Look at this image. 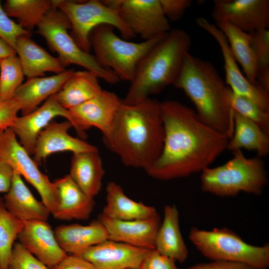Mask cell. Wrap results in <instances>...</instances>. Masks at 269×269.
<instances>
[{
    "label": "cell",
    "instance_id": "obj_2",
    "mask_svg": "<svg viewBox=\"0 0 269 269\" xmlns=\"http://www.w3.org/2000/svg\"><path fill=\"white\" fill-rule=\"evenodd\" d=\"M164 140L160 102L151 98L134 104L122 100L106 146L127 166L148 169L158 158Z\"/></svg>",
    "mask_w": 269,
    "mask_h": 269
},
{
    "label": "cell",
    "instance_id": "obj_13",
    "mask_svg": "<svg viewBox=\"0 0 269 269\" xmlns=\"http://www.w3.org/2000/svg\"><path fill=\"white\" fill-rule=\"evenodd\" d=\"M211 15L250 33L269 27V0H214Z\"/></svg>",
    "mask_w": 269,
    "mask_h": 269
},
{
    "label": "cell",
    "instance_id": "obj_19",
    "mask_svg": "<svg viewBox=\"0 0 269 269\" xmlns=\"http://www.w3.org/2000/svg\"><path fill=\"white\" fill-rule=\"evenodd\" d=\"M73 127L66 120H52L39 134L33 153V159L38 165L49 155L57 152L71 151L73 153L97 150L96 146L68 134Z\"/></svg>",
    "mask_w": 269,
    "mask_h": 269
},
{
    "label": "cell",
    "instance_id": "obj_44",
    "mask_svg": "<svg viewBox=\"0 0 269 269\" xmlns=\"http://www.w3.org/2000/svg\"><path fill=\"white\" fill-rule=\"evenodd\" d=\"M14 54H16L14 49L0 38V60Z\"/></svg>",
    "mask_w": 269,
    "mask_h": 269
},
{
    "label": "cell",
    "instance_id": "obj_6",
    "mask_svg": "<svg viewBox=\"0 0 269 269\" xmlns=\"http://www.w3.org/2000/svg\"><path fill=\"white\" fill-rule=\"evenodd\" d=\"M114 29L107 24L94 28L89 36L91 47L101 66L113 71L120 80L131 82L140 61L167 33L134 42L119 37Z\"/></svg>",
    "mask_w": 269,
    "mask_h": 269
},
{
    "label": "cell",
    "instance_id": "obj_7",
    "mask_svg": "<svg viewBox=\"0 0 269 269\" xmlns=\"http://www.w3.org/2000/svg\"><path fill=\"white\" fill-rule=\"evenodd\" d=\"M189 238L200 253L212 261L244 264L258 269L269 267V245L254 246L227 228L205 230L192 228Z\"/></svg>",
    "mask_w": 269,
    "mask_h": 269
},
{
    "label": "cell",
    "instance_id": "obj_16",
    "mask_svg": "<svg viewBox=\"0 0 269 269\" xmlns=\"http://www.w3.org/2000/svg\"><path fill=\"white\" fill-rule=\"evenodd\" d=\"M98 220L104 226L108 240L147 250L154 249L156 235L161 224L159 215L148 219L124 221L101 214Z\"/></svg>",
    "mask_w": 269,
    "mask_h": 269
},
{
    "label": "cell",
    "instance_id": "obj_23",
    "mask_svg": "<svg viewBox=\"0 0 269 269\" xmlns=\"http://www.w3.org/2000/svg\"><path fill=\"white\" fill-rule=\"evenodd\" d=\"M74 71L68 69L51 76L27 79L13 97L21 105V115L33 111L42 102L58 92Z\"/></svg>",
    "mask_w": 269,
    "mask_h": 269
},
{
    "label": "cell",
    "instance_id": "obj_20",
    "mask_svg": "<svg viewBox=\"0 0 269 269\" xmlns=\"http://www.w3.org/2000/svg\"><path fill=\"white\" fill-rule=\"evenodd\" d=\"M53 182L57 195L53 216L60 220L88 219L94 207V198L87 195L69 174Z\"/></svg>",
    "mask_w": 269,
    "mask_h": 269
},
{
    "label": "cell",
    "instance_id": "obj_41",
    "mask_svg": "<svg viewBox=\"0 0 269 269\" xmlns=\"http://www.w3.org/2000/svg\"><path fill=\"white\" fill-rule=\"evenodd\" d=\"M52 269H96L88 261L80 256L67 255Z\"/></svg>",
    "mask_w": 269,
    "mask_h": 269
},
{
    "label": "cell",
    "instance_id": "obj_28",
    "mask_svg": "<svg viewBox=\"0 0 269 269\" xmlns=\"http://www.w3.org/2000/svg\"><path fill=\"white\" fill-rule=\"evenodd\" d=\"M98 77L88 71H74L55 96L67 110L77 106L99 94L102 89Z\"/></svg>",
    "mask_w": 269,
    "mask_h": 269
},
{
    "label": "cell",
    "instance_id": "obj_39",
    "mask_svg": "<svg viewBox=\"0 0 269 269\" xmlns=\"http://www.w3.org/2000/svg\"><path fill=\"white\" fill-rule=\"evenodd\" d=\"M21 110L20 103L14 98L0 101V131L10 128Z\"/></svg>",
    "mask_w": 269,
    "mask_h": 269
},
{
    "label": "cell",
    "instance_id": "obj_10",
    "mask_svg": "<svg viewBox=\"0 0 269 269\" xmlns=\"http://www.w3.org/2000/svg\"><path fill=\"white\" fill-rule=\"evenodd\" d=\"M0 159L35 188L52 215L57 203L54 184L39 170L38 164L18 142L10 128L0 131Z\"/></svg>",
    "mask_w": 269,
    "mask_h": 269
},
{
    "label": "cell",
    "instance_id": "obj_11",
    "mask_svg": "<svg viewBox=\"0 0 269 269\" xmlns=\"http://www.w3.org/2000/svg\"><path fill=\"white\" fill-rule=\"evenodd\" d=\"M116 9L122 19L136 36L147 40L167 33L169 21L162 10L159 0H102Z\"/></svg>",
    "mask_w": 269,
    "mask_h": 269
},
{
    "label": "cell",
    "instance_id": "obj_22",
    "mask_svg": "<svg viewBox=\"0 0 269 269\" xmlns=\"http://www.w3.org/2000/svg\"><path fill=\"white\" fill-rule=\"evenodd\" d=\"M3 199L8 211L24 223L33 221H47L51 214L42 201L35 198L21 176L15 171L10 188Z\"/></svg>",
    "mask_w": 269,
    "mask_h": 269
},
{
    "label": "cell",
    "instance_id": "obj_38",
    "mask_svg": "<svg viewBox=\"0 0 269 269\" xmlns=\"http://www.w3.org/2000/svg\"><path fill=\"white\" fill-rule=\"evenodd\" d=\"M175 262L155 249H152L147 252L139 269H179Z\"/></svg>",
    "mask_w": 269,
    "mask_h": 269
},
{
    "label": "cell",
    "instance_id": "obj_43",
    "mask_svg": "<svg viewBox=\"0 0 269 269\" xmlns=\"http://www.w3.org/2000/svg\"><path fill=\"white\" fill-rule=\"evenodd\" d=\"M14 171L4 161L0 159V193H7L11 186Z\"/></svg>",
    "mask_w": 269,
    "mask_h": 269
},
{
    "label": "cell",
    "instance_id": "obj_17",
    "mask_svg": "<svg viewBox=\"0 0 269 269\" xmlns=\"http://www.w3.org/2000/svg\"><path fill=\"white\" fill-rule=\"evenodd\" d=\"M148 250L108 239L80 256L96 269H139Z\"/></svg>",
    "mask_w": 269,
    "mask_h": 269
},
{
    "label": "cell",
    "instance_id": "obj_29",
    "mask_svg": "<svg viewBox=\"0 0 269 269\" xmlns=\"http://www.w3.org/2000/svg\"><path fill=\"white\" fill-rule=\"evenodd\" d=\"M234 122V131L227 149L232 152L242 148L255 151L261 158L269 154V134L256 124L235 112Z\"/></svg>",
    "mask_w": 269,
    "mask_h": 269
},
{
    "label": "cell",
    "instance_id": "obj_1",
    "mask_svg": "<svg viewBox=\"0 0 269 269\" xmlns=\"http://www.w3.org/2000/svg\"><path fill=\"white\" fill-rule=\"evenodd\" d=\"M164 129L163 147L145 171L159 180L201 172L225 150L230 138L206 125L195 110L174 100L160 102Z\"/></svg>",
    "mask_w": 269,
    "mask_h": 269
},
{
    "label": "cell",
    "instance_id": "obj_33",
    "mask_svg": "<svg viewBox=\"0 0 269 269\" xmlns=\"http://www.w3.org/2000/svg\"><path fill=\"white\" fill-rule=\"evenodd\" d=\"M24 73L16 54L0 60V101L13 98L22 85Z\"/></svg>",
    "mask_w": 269,
    "mask_h": 269
},
{
    "label": "cell",
    "instance_id": "obj_24",
    "mask_svg": "<svg viewBox=\"0 0 269 269\" xmlns=\"http://www.w3.org/2000/svg\"><path fill=\"white\" fill-rule=\"evenodd\" d=\"M14 50L27 79L44 77L47 72L57 74L66 70L58 58L50 55L32 40L30 34L20 37Z\"/></svg>",
    "mask_w": 269,
    "mask_h": 269
},
{
    "label": "cell",
    "instance_id": "obj_34",
    "mask_svg": "<svg viewBox=\"0 0 269 269\" xmlns=\"http://www.w3.org/2000/svg\"><path fill=\"white\" fill-rule=\"evenodd\" d=\"M228 97L234 112L253 122L269 134V112L263 110L252 100L235 94L229 87Z\"/></svg>",
    "mask_w": 269,
    "mask_h": 269
},
{
    "label": "cell",
    "instance_id": "obj_3",
    "mask_svg": "<svg viewBox=\"0 0 269 269\" xmlns=\"http://www.w3.org/2000/svg\"><path fill=\"white\" fill-rule=\"evenodd\" d=\"M173 85L185 93L202 122L231 137L234 112L228 99V87L211 63L187 53Z\"/></svg>",
    "mask_w": 269,
    "mask_h": 269
},
{
    "label": "cell",
    "instance_id": "obj_35",
    "mask_svg": "<svg viewBox=\"0 0 269 269\" xmlns=\"http://www.w3.org/2000/svg\"><path fill=\"white\" fill-rule=\"evenodd\" d=\"M258 71L269 69V30L261 29L249 33Z\"/></svg>",
    "mask_w": 269,
    "mask_h": 269
},
{
    "label": "cell",
    "instance_id": "obj_4",
    "mask_svg": "<svg viewBox=\"0 0 269 269\" xmlns=\"http://www.w3.org/2000/svg\"><path fill=\"white\" fill-rule=\"evenodd\" d=\"M189 34L171 29L139 62L123 102L134 104L174 84L191 46Z\"/></svg>",
    "mask_w": 269,
    "mask_h": 269
},
{
    "label": "cell",
    "instance_id": "obj_30",
    "mask_svg": "<svg viewBox=\"0 0 269 269\" xmlns=\"http://www.w3.org/2000/svg\"><path fill=\"white\" fill-rule=\"evenodd\" d=\"M215 22L225 36L230 50L237 62L241 66L245 76L250 83L257 85L258 66L249 33L241 30L226 21Z\"/></svg>",
    "mask_w": 269,
    "mask_h": 269
},
{
    "label": "cell",
    "instance_id": "obj_26",
    "mask_svg": "<svg viewBox=\"0 0 269 269\" xmlns=\"http://www.w3.org/2000/svg\"><path fill=\"white\" fill-rule=\"evenodd\" d=\"M106 204L102 215L119 220H133L152 218L158 215L156 209L129 198L120 185L109 182L106 188Z\"/></svg>",
    "mask_w": 269,
    "mask_h": 269
},
{
    "label": "cell",
    "instance_id": "obj_27",
    "mask_svg": "<svg viewBox=\"0 0 269 269\" xmlns=\"http://www.w3.org/2000/svg\"><path fill=\"white\" fill-rule=\"evenodd\" d=\"M104 174L98 150L73 153L69 175L89 197L100 192Z\"/></svg>",
    "mask_w": 269,
    "mask_h": 269
},
{
    "label": "cell",
    "instance_id": "obj_12",
    "mask_svg": "<svg viewBox=\"0 0 269 269\" xmlns=\"http://www.w3.org/2000/svg\"><path fill=\"white\" fill-rule=\"evenodd\" d=\"M195 21L199 27L213 37L220 48L227 86L235 94L252 100L263 110L269 112V93L250 83L241 71L223 33L204 17H197Z\"/></svg>",
    "mask_w": 269,
    "mask_h": 269
},
{
    "label": "cell",
    "instance_id": "obj_9",
    "mask_svg": "<svg viewBox=\"0 0 269 269\" xmlns=\"http://www.w3.org/2000/svg\"><path fill=\"white\" fill-rule=\"evenodd\" d=\"M54 6L62 11L70 21L72 37L84 51L91 49L89 36L92 30L103 24L117 29L122 38L130 40L135 36L122 19L117 10L102 0H53Z\"/></svg>",
    "mask_w": 269,
    "mask_h": 269
},
{
    "label": "cell",
    "instance_id": "obj_36",
    "mask_svg": "<svg viewBox=\"0 0 269 269\" xmlns=\"http://www.w3.org/2000/svg\"><path fill=\"white\" fill-rule=\"evenodd\" d=\"M8 269H52L27 251L18 242L13 246Z\"/></svg>",
    "mask_w": 269,
    "mask_h": 269
},
{
    "label": "cell",
    "instance_id": "obj_14",
    "mask_svg": "<svg viewBox=\"0 0 269 269\" xmlns=\"http://www.w3.org/2000/svg\"><path fill=\"white\" fill-rule=\"evenodd\" d=\"M122 99L114 93L105 90L93 98L69 110L77 125L76 132L84 138L86 131L94 127L105 135L109 132Z\"/></svg>",
    "mask_w": 269,
    "mask_h": 269
},
{
    "label": "cell",
    "instance_id": "obj_15",
    "mask_svg": "<svg viewBox=\"0 0 269 269\" xmlns=\"http://www.w3.org/2000/svg\"><path fill=\"white\" fill-rule=\"evenodd\" d=\"M69 121L75 130L77 125L68 110L63 107L55 94L49 97L40 107L31 113L17 117L10 128L19 139V143L30 155H33L40 132L56 117Z\"/></svg>",
    "mask_w": 269,
    "mask_h": 269
},
{
    "label": "cell",
    "instance_id": "obj_37",
    "mask_svg": "<svg viewBox=\"0 0 269 269\" xmlns=\"http://www.w3.org/2000/svg\"><path fill=\"white\" fill-rule=\"evenodd\" d=\"M28 34H30L29 31L21 27L6 14L0 0V38L14 49L18 39Z\"/></svg>",
    "mask_w": 269,
    "mask_h": 269
},
{
    "label": "cell",
    "instance_id": "obj_5",
    "mask_svg": "<svg viewBox=\"0 0 269 269\" xmlns=\"http://www.w3.org/2000/svg\"><path fill=\"white\" fill-rule=\"evenodd\" d=\"M232 152L233 157L225 163L201 172L202 190L221 197L235 196L241 192L262 194L268 182L262 158H247L241 149Z\"/></svg>",
    "mask_w": 269,
    "mask_h": 269
},
{
    "label": "cell",
    "instance_id": "obj_42",
    "mask_svg": "<svg viewBox=\"0 0 269 269\" xmlns=\"http://www.w3.org/2000/svg\"><path fill=\"white\" fill-rule=\"evenodd\" d=\"M258 269L249 265L236 262L212 261L199 264L186 269Z\"/></svg>",
    "mask_w": 269,
    "mask_h": 269
},
{
    "label": "cell",
    "instance_id": "obj_8",
    "mask_svg": "<svg viewBox=\"0 0 269 269\" xmlns=\"http://www.w3.org/2000/svg\"><path fill=\"white\" fill-rule=\"evenodd\" d=\"M36 32L46 40L49 48L58 54L65 67L75 64L83 67L106 82L117 83L119 78L111 70L101 66L94 55L82 50L68 33L71 29L66 15L56 7L49 10L37 25Z\"/></svg>",
    "mask_w": 269,
    "mask_h": 269
},
{
    "label": "cell",
    "instance_id": "obj_40",
    "mask_svg": "<svg viewBox=\"0 0 269 269\" xmlns=\"http://www.w3.org/2000/svg\"><path fill=\"white\" fill-rule=\"evenodd\" d=\"M162 10L169 21L180 19L192 5L191 0H159Z\"/></svg>",
    "mask_w": 269,
    "mask_h": 269
},
{
    "label": "cell",
    "instance_id": "obj_18",
    "mask_svg": "<svg viewBox=\"0 0 269 269\" xmlns=\"http://www.w3.org/2000/svg\"><path fill=\"white\" fill-rule=\"evenodd\" d=\"M17 239L23 247L51 269L68 255L59 245L54 230L47 221L24 223Z\"/></svg>",
    "mask_w": 269,
    "mask_h": 269
},
{
    "label": "cell",
    "instance_id": "obj_31",
    "mask_svg": "<svg viewBox=\"0 0 269 269\" xmlns=\"http://www.w3.org/2000/svg\"><path fill=\"white\" fill-rule=\"evenodd\" d=\"M2 6L10 17L15 18L16 22L29 32L49 10L55 7L53 0H7Z\"/></svg>",
    "mask_w": 269,
    "mask_h": 269
},
{
    "label": "cell",
    "instance_id": "obj_25",
    "mask_svg": "<svg viewBox=\"0 0 269 269\" xmlns=\"http://www.w3.org/2000/svg\"><path fill=\"white\" fill-rule=\"evenodd\" d=\"M156 235L154 249L175 262L183 263L188 257V251L180 232L178 209L175 205H166Z\"/></svg>",
    "mask_w": 269,
    "mask_h": 269
},
{
    "label": "cell",
    "instance_id": "obj_21",
    "mask_svg": "<svg viewBox=\"0 0 269 269\" xmlns=\"http://www.w3.org/2000/svg\"><path fill=\"white\" fill-rule=\"evenodd\" d=\"M54 231L61 248L70 255L80 256L91 247L108 239L107 231L99 220L86 225H61Z\"/></svg>",
    "mask_w": 269,
    "mask_h": 269
},
{
    "label": "cell",
    "instance_id": "obj_32",
    "mask_svg": "<svg viewBox=\"0 0 269 269\" xmlns=\"http://www.w3.org/2000/svg\"><path fill=\"white\" fill-rule=\"evenodd\" d=\"M23 225L8 211L3 199L0 198V269H8L14 241Z\"/></svg>",
    "mask_w": 269,
    "mask_h": 269
}]
</instances>
